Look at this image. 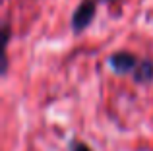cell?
Returning a JSON list of instances; mask_svg holds the SVG:
<instances>
[{"label": "cell", "instance_id": "6da1fadb", "mask_svg": "<svg viewBox=\"0 0 153 151\" xmlns=\"http://www.w3.org/2000/svg\"><path fill=\"white\" fill-rule=\"evenodd\" d=\"M97 2L99 0H82V4L74 10V16H72V29H74V33H82V31H85L91 25V21L95 18V12H97Z\"/></svg>", "mask_w": 153, "mask_h": 151}, {"label": "cell", "instance_id": "277c9868", "mask_svg": "<svg viewBox=\"0 0 153 151\" xmlns=\"http://www.w3.org/2000/svg\"><path fill=\"white\" fill-rule=\"evenodd\" d=\"M70 151H91L89 147H87L83 141H78V140H74L70 144Z\"/></svg>", "mask_w": 153, "mask_h": 151}, {"label": "cell", "instance_id": "7a4b0ae2", "mask_svg": "<svg viewBox=\"0 0 153 151\" xmlns=\"http://www.w3.org/2000/svg\"><path fill=\"white\" fill-rule=\"evenodd\" d=\"M138 58L134 56L132 53H124V50H120V53H114L111 58H108V64H111V68L114 70L116 74H128V72H134L136 66H138Z\"/></svg>", "mask_w": 153, "mask_h": 151}, {"label": "cell", "instance_id": "3957f363", "mask_svg": "<svg viewBox=\"0 0 153 151\" xmlns=\"http://www.w3.org/2000/svg\"><path fill=\"white\" fill-rule=\"evenodd\" d=\"M134 81L140 83V85H147V83L153 81V62L149 58H146V60H140L138 66H136L134 72Z\"/></svg>", "mask_w": 153, "mask_h": 151}, {"label": "cell", "instance_id": "5b68a950", "mask_svg": "<svg viewBox=\"0 0 153 151\" xmlns=\"http://www.w3.org/2000/svg\"><path fill=\"white\" fill-rule=\"evenodd\" d=\"M99 2H101V0H99ZM105 2H114V0H105Z\"/></svg>", "mask_w": 153, "mask_h": 151}]
</instances>
